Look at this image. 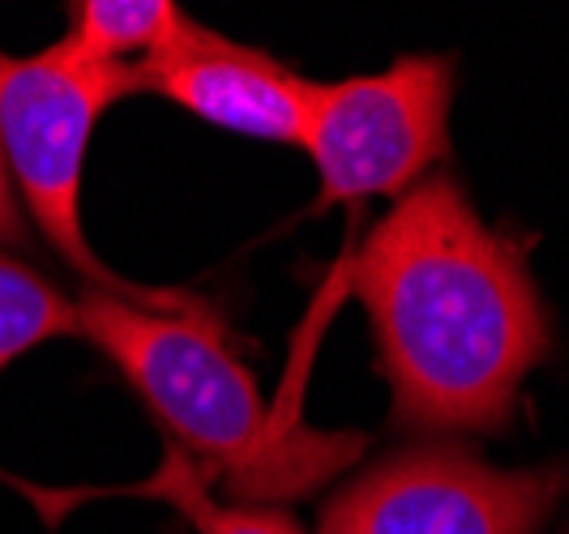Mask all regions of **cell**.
Returning <instances> with one entry per match:
<instances>
[{
  "label": "cell",
  "instance_id": "6da1fadb",
  "mask_svg": "<svg viewBox=\"0 0 569 534\" xmlns=\"http://www.w3.org/2000/svg\"><path fill=\"white\" fill-rule=\"evenodd\" d=\"M390 381V420L425 436L506 432L548 355L527 256L450 175H425L369 231L351 265Z\"/></svg>",
  "mask_w": 569,
  "mask_h": 534
},
{
  "label": "cell",
  "instance_id": "7a4b0ae2",
  "mask_svg": "<svg viewBox=\"0 0 569 534\" xmlns=\"http://www.w3.org/2000/svg\"><path fill=\"white\" fill-rule=\"evenodd\" d=\"M223 334L219 312H150L86 286L78 295V337L120 367L206 483H228L249 505L296 501L369 450L360 432H321L270 406Z\"/></svg>",
  "mask_w": 569,
  "mask_h": 534
},
{
  "label": "cell",
  "instance_id": "3957f363",
  "mask_svg": "<svg viewBox=\"0 0 569 534\" xmlns=\"http://www.w3.org/2000/svg\"><path fill=\"white\" fill-rule=\"evenodd\" d=\"M138 94L133 64H99L73 52L64 39L34 52H0V154L13 180L18 205H27V223L39 226L48 249L82 279L86 291L120 295L138 309L210 316V304L176 291L142 286L108 270L82 231V168L90 133L112 103Z\"/></svg>",
  "mask_w": 569,
  "mask_h": 534
},
{
  "label": "cell",
  "instance_id": "277c9868",
  "mask_svg": "<svg viewBox=\"0 0 569 534\" xmlns=\"http://www.w3.org/2000/svg\"><path fill=\"white\" fill-rule=\"evenodd\" d=\"M455 57H399L381 73L309 82L300 145L326 205L402 198L450 150Z\"/></svg>",
  "mask_w": 569,
  "mask_h": 534
},
{
  "label": "cell",
  "instance_id": "5b68a950",
  "mask_svg": "<svg viewBox=\"0 0 569 534\" xmlns=\"http://www.w3.org/2000/svg\"><path fill=\"white\" fill-rule=\"evenodd\" d=\"M566 487V462L501 471L458 445H425L339 487L317 534H540Z\"/></svg>",
  "mask_w": 569,
  "mask_h": 534
},
{
  "label": "cell",
  "instance_id": "8992f818",
  "mask_svg": "<svg viewBox=\"0 0 569 534\" xmlns=\"http://www.w3.org/2000/svg\"><path fill=\"white\" fill-rule=\"evenodd\" d=\"M133 90L163 94L206 124L291 145H300L309 103V78L189 18L159 52L133 60Z\"/></svg>",
  "mask_w": 569,
  "mask_h": 534
},
{
  "label": "cell",
  "instance_id": "52a82bcc",
  "mask_svg": "<svg viewBox=\"0 0 569 534\" xmlns=\"http://www.w3.org/2000/svg\"><path fill=\"white\" fill-rule=\"evenodd\" d=\"M184 27V13L171 0H78L69 4L64 43L99 64H129L150 57Z\"/></svg>",
  "mask_w": 569,
  "mask_h": 534
},
{
  "label": "cell",
  "instance_id": "ba28073f",
  "mask_svg": "<svg viewBox=\"0 0 569 534\" xmlns=\"http://www.w3.org/2000/svg\"><path fill=\"white\" fill-rule=\"evenodd\" d=\"M129 496H150V501H168L198 534H305L287 513L266 505H219L210 496V483L201 471L171 445L163 466L154 475L129 487Z\"/></svg>",
  "mask_w": 569,
  "mask_h": 534
},
{
  "label": "cell",
  "instance_id": "9c48e42d",
  "mask_svg": "<svg viewBox=\"0 0 569 534\" xmlns=\"http://www.w3.org/2000/svg\"><path fill=\"white\" fill-rule=\"evenodd\" d=\"M52 337H78V300L27 261L0 253V372Z\"/></svg>",
  "mask_w": 569,
  "mask_h": 534
},
{
  "label": "cell",
  "instance_id": "30bf717a",
  "mask_svg": "<svg viewBox=\"0 0 569 534\" xmlns=\"http://www.w3.org/2000/svg\"><path fill=\"white\" fill-rule=\"evenodd\" d=\"M30 244V223L22 219V205H18V193H13V180H9V168H4V154H0V249H22L27 253Z\"/></svg>",
  "mask_w": 569,
  "mask_h": 534
}]
</instances>
